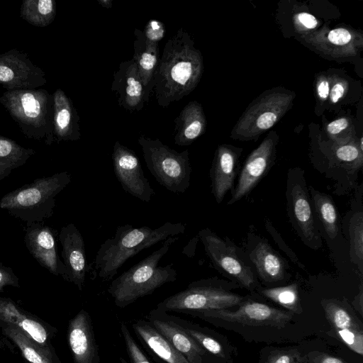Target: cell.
I'll return each mask as SVG.
<instances>
[{"label":"cell","mask_w":363,"mask_h":363,"mask_svg":"<svg viewBox=\"0 0 363 363\" xmlns=\"http://www.w3.org/2000/svg\"><path fill=\"white\" fill-rule=\"evenodd\" d=\"M98 3L106 9H111L113 6V0H98Z\"/></svg>","instance_id":"obj_48"},{"label":"cell","mask_w":363,"mask_h":363,"mask_svg":"<svg viewBox=\"0 0 363 363\" xmlns=\"http://www.w3.org/2000/svg\"><path fill=\"white\" fill-rule=\"evenodd\" d=\"M174 123V143L179 146L191 145L206 131V119L201 104L196 101L189 102Z\"/></svg>","instance_id":"obj_27"},{"label":"cell","mask_w":363,"mask_h":363,"mask_svg":"<svg viewBox=\"0 0 363 363\" xmlns=\"http://www.w3.org/2000/svg\"><path fill=\"white\" fill-rule=\"evenodd\" d=\"M286 209L289 221L302 242L312 250L323 245L315 222L304 171L298 167L288 171L286 187Z\"/></svg>","instance_id":"obj_10"},{"label":"cell","mask_w":363,"mask_h":363,"mask_svg":"<svg viewBox=\"0 0 363 363\" xmlns=\"http://www.w3.org/2000/svg\"><path fill=\"white\" fill-rule=\"evenodd\" d=\"M9 286L19 288V278L11 267L0 262V292Z\"/></svg>","instance_id":"obj_45"},{"label":"cell","mask_w":363,"mask_h":363,"mask_svg":"<svg viewBox=\"0 0 363 363\" xmlns=\"http://www.w3.org/2000/svg\"><path fill=\"white\" fill-rule=\"evenodd\" d=\"M178 238L169 237L160 248L111 282L107 291L117 307L124 308L163 285L176 281L177 272L173 264L159 266V262Z\"/></svg>","instance_id":"obj_4"},{"label":"cell","mask_w":363,"mask_h":363,"mask_svg":"<svg viewBox=\"0 0 363 363\" xmlns=\"http://www.w3.org/2000/svg\"><path fill=\"white\" fill-rule=\"evenodd\" d=\"M295 30L301 35L316 30L319 22L314 16L306 12H300L293 17Z\"/></svg>","instance_id":"obj_40"},{"label":"cell","mask_w":363,"mask_h":363,"mask_svg":"<svg viewBox=\"0 0 363 363\" xmlns=\"http://www.w3.org/2000/svg\"><path fill=\"white\" fill-rule=\"evenodd\" d=\"M13 326L34 342L47 347L57 333V328L21 307L9 297L0 296V325Z\"/></svg>","instance_id":"obj_19"},{"label":"cell","mask_w":363,"mask_h":363,"mask_svg":"<svg viewBox=\"0 0 363 363\" xmlns=\"http://www.w3.org/2000/svg\"><path fill=\"white\" fill-rule=\"evenodd\" d=\"M242 152V148L226 144L219 145L215 152L210 178L211 193L217 203H220L227 192L234 189Z\"/></svg>","instance_id":"obj_23"},{"label":"cell","mask_w":363,"mask_h":363,"mask_svg":"<svg viewBox=\"0 0 363 363\" xmlns=\"http://www.w3.org/2000/svg\"><path fill=\"white\" fill-rule=\"evenodd\" d=\"M301 363H347L340 357L324 352L313 351L304 353Z\"/></svg>","instance_id":"obj_43"},{"label":"cell","mask_w":363,"mask_h":363,"mask_svg":"<svg viewBox=\"0 0 363 363\" xmlns=\"http://www.w3.org/2000/svg\"><path fill=\"white\" fill-rule=\"evenodd\" d=\"M303 354L298 347L266 346L259 351V363H301Z\"/></svg>","instance_id":"obj_36"},{"label":"cell","mask_w":363,"mask_h":363,"mask_svg":"<svg viewBox=\"0 0 363 363\" xmlns=\"http://www.w3.org/2000/svg\"><path fill=\"white\" fill-rule=\"evenodd\" d=\"M171 317L191 337L216 358L223 363H233L238 352L227 337L215 330L180 317L172 315Z\"/></svg>","instance_id":"obj_25"},{"label":"cell","mask_w":363,"mask_h":363,"mask_svg":"<svg viewBox=\"0 0 363 363\" xmlns=\"http://www.w3.org/2000/svg\"><path fill=\"white\" fill-rule=\"evenodd\" d=\"M255 294L264 297L296 315L303 313L296 283L284 286L266 288L259 286Z\"/></svg>","instance_id":"obj_33"},{"label":"cell","mask_w":363,"mask_h":363,"mask_svg":"<svg viewBox=\"0 0 363 363\" xmlns=\"http://www.w3.org/2000/svg\"><path fill=\"white\" fill-rule=\"evenodd\" d=\"M44 90H15L1 98L10 115L28 137L37 140L45 138L51 145L54 136V101Z\"/></svg>","instance_id":"obj_7"},{"label":"cell","mask_w":363,"mask_h":363,"mask_svg":"<svg viewBox=\"0 0 363 363\" xmlns=\"http://www.w3.org/2000/svg\"><path fill=\"white\" fill-rule=\"evenodd\" d=\"M325 132L331 142H341L355 138L352 121L346 116L328 123L325 126Z\"/></svg>","instance_id":"obj_37"},{"label":"cell","mask_w":363,"mask_h":363,"mask_svg":"<svg viewBox=\"0 0 363 363\" xmlns=\"http://www.w3.org/2000/svg\"><path fill=\"white\" fill-rule=\"evenodd\" d=\"M58 240L62 245L61 254L68 282L82 291L88 271L84 238L76 225L71 223L61 228Z\"/></svg>","instance_id":"obj_21"},{"label":"cell","mask_w":363,"mask_h":363,"mask_svg":"<svg viewBox=\"0 0 363 363\" xmlns=\"http://www.w3.org/2000/svg\"><path fill=\"white\" fill-rule=\"evenodd\" d=\"M121 332L130 362L151 363L135 341L127 325L125 323H121Z\"/></svg>","instance_id":"obj_39"},{"label":"cell","mask_w":363,"mask_h":363,"mask_svg":"<svg viewBox=\"0 0 363 363\" xmlns=\"http://www.w3.org/2000/svg\"><path fill=\"white\" fill-rule=\"evenodd\" d=\"M203 72L201 51L189 33L183 28L178 29L166 42L150 84L157 104L165 108L189 95L197 86Z\"/></svg>","instance_id":"obj_1"},{"label":"cell","mask_w":363,"mask_h":363,"mask_svg":"<svg viewBox=\"0 0 363 363\" xmlns=\"http://www.w3.org/2000/svg\"><path fill=\"white\" fill-rule=\"evenodd\" d=\"M111 157L114 174L123 189L141 201L150 202L155 192L135 152L116 141Z\"/></svg>","instance_id":"obj_15"},{"label":"cell","mask_w":363,"mask_h":363,"mask_svg":"<svg viewBox=\"0 0 363 363\" xmlns=\"http://www.w3.org/2000/svg\"><path fill=\"white\" fill-rule=\"evenodd\" d=\"M71 180L68 172L38 178L6 194L0 200V208L26 225L44 223L53 215L56 196Z\"/></svg>","instance_id":"obj_5"},{"label":"cell","mask_w":363,"mask_h":363,"mask_svg":"<svg viewBox=\"0 0 363 363\" xmlns=\"http://www.w3.org/2000/svg\"><path fill=\"white\" fill-rule=\"evenodd\" d=\"M352 307L354 310L357 311L361 317L363 316V284L362 280H361L359 292L354 296L353 301H352Z\"/></svg>","instance_id":"obj_46"},{"label":"cell","mask_w":363,"mask_h":363,"mask_svg":"<svg viewBox=\"0 0 363 363\" xmlns=\"http://www.w3.org/2000/svg\"><path fill=\"white\" fill-rule=\"evenodd\" d=\"M321 306L335 337L350 350L363 355V323L346 298H323Z\"/></svg>","instance_id":"obj_14"},{"label":"cell","mask_w":363,"mask_h":363,"mask_svg":"<svg viewBox=\"0 0 363 363\" xmlns=\"http://www.w3.org/2000/svg\"><path fill=\"white\" fill-rule=\"evenodd\" d=\"M186 227L182 223L170 222L157 228L130 224L118 226L114 236L106 239L96 252L93 262L96 275L102 281L111 280L128 259L169 237L183 234Z\"/></svg>","instance_id":"obj_3"},{"label":"cell","mask_w":363,"mask_h":363,"mask_svg":"<svg viewBox=\"0 0 363 363\" xmlns=\"http://www.w3.org/2000/svg\"><path fill=\"white\" fill-rule=\"evenodd\" d=\"M295 94L290 90L274 88L255 99L246 108L232 130L235 140H255L272 128L291 108Z\"/></svg>","instance_id":"obj_9"},{"label":"cell","mask_w":363,"mask_h":363,"mask_svg":"<svg viewBox=\"0 0 363 363\" xmlns=\"http://www.w3.org/2000/svg\"><path fill=\"white\" fill-rule=\"evenodd\" d=\"M330 92L328 99L331 104H337L347 94L349 89L347 80L337 74H330Z\"/></svg>","instance_id":"obj_41"},{"label":"cell","mask_w":363,"mask_h":363,"mask_svg":"<svg viewBox=\"0 0 363 363\" xmlns=\"http://www.w3.org/2000/svg\"><path fill=\"white\" fill-rule=\"evenodd\" d=\"M216 327L234 331L247 341L270 342L289 330L295 314L254 298V294L233 308L189 311L184 313Z\"/></svg>","instance_id":"obj_2"},{"label":"cell","mask_w":363,"mask_h":363,"mask_svg":"<svg viewBox=\"0 0 363 363\" xmlns=\"http://www.w3.org/2000/svg\"><path fill=\"white\" fill-rule=\"evenodd\" d=\"M111 89L118 96L119 106L124 109L132 112L143 108L145 88L133 59L120 63L113 74Z\"/></svg>","instance_id":"obj_24"},{"label":"cell","mask_w":363,"mask_h":363,"mask_svg":"<svg viewBox=\"0 0 363 363\" xmlns=\"http://www.w3.org/2000/svg\"><path fill=\"white\" fill-rule=\"evenodd\" d=\"M239 286L218 277L191 281L187 287L160 302L156 308L184 313L189 311L233 308L247 296L235 293Z\"/></svg>","instance_id":"obj_6"},{"label":"cell","mask_w":363,"mask_h":363,"mask_svg":"<svg viewBox=\"0 0 363 363\" xmlns=\"http://www.w3.org/2000/svg\"><path fill=\"white\" fill-rule=\"evenodd\" d=\"M2 335L10 340L29 363H62L52 346L41 345L24 335L17 328L1 324Z\"/></svg>","instance_id":"obj_29"},{"label":"cell","mask_w":363,"mask_h":363,"mask_svg":"<svg viewBox=\"0 0 363 363\" xmlns=\"http://www.w3.org/2000/svg\"><path fill=\"white\" fill-rule=\"evenodd\" d=\"M350 256L351 262L363 274V211H355L348 223Z\"/></svg>","instance_id":"obj_34"},{"label":"cell","mask_w":363,"mask_h":363,"mask_svg":"<svg viewBox=\"0 0 363 363\" xmlns=\"http://www.w3.org/2000/svg\"><path fill=\"white\" fill-rule=\"evenodd\" d=\"M34 153L33 150L24 148L13 140L0 136V182L23 166Z\"/></svg>","instance_id":"obj_32"},{"label":"cell","mask_w":363,"mask_h":363,"mask_svg":"<svg viewBox=\"0 0 363 363\" xmlns=\"http://www.w3.org/2000/svg\"><path fill=\"white\" fill-rule=\"evenodd\" d=\"M147 320L160 333L189 363H223L178 325L168 312L157 308L150 311Z\"/></svg>","instance_id":"obj_18"},{"label":"cell","mask_w":363,"mask_h":363,"mask_svg":"<svg viewBox=\"0 0 363 363\" xmlns=\"http://www.w3.org/2000/svg\"><path fill=\"white\" fill-rule=\"evenodd\" d=\"M121 363H128L125 359L120 357L119 358Z\"/></svg>","instance_id":"obj_49"},{"label":"cell","mask_w":363,"mask_h":363,"mask_svg":"<svg viewBox=\"0 0 363 363\" xmlns=\"http://www.w3.org/2000/svg\"><path fill=\"white\" fill-rule=\"evenodd\" d=\"M311 201L318 219L321 223L325 232L330 239H334L340 232L339 216L337 208L331 196L324 192L308 187Z\"/></svg>","instance_id":"obj_31"},{"label":"cell","mask_w":363,"mask_h":363,"mask_svg":"<svg viewBox=\"0 0 363 363\" xmlns=\"http://www.w3.org/2000/svg\"><path fill=\"white\" fill-rule=\"evenodd\" d=\"M134 35L135 40L133 42V60L136 64L141 82L146 88L152 82L159 62V43L147 40L142 30L137 28L134 30Z\"/></svg>","instance_id":"obj_30"},{"label":"cell","mask_w":363,"mask_h":363,"mask_svg":"<svg viewBox=\"0 0 363 363\" xmlns=\"http://www.w3.org/2000/svg\"><path fill=\"white\" fill-rule=\"evenodd\" d=\"M54 135L59 141L79 139V116L71 99L61 90L54 94Z\"/></svg>","instance_id":"obj_28"},{"label":"cell","mask_w":363,"mask_h":363,"mask_svg":"<svg viewBox=\"0 0 363 363\" xmlns=\"http://www.w3.org/2000/svg\"><path fill=\"white\" fill-rule=\"evenodd\" d=\"M247 253L257 277L263 284L286 282L290 278L288 264L264 238L254 236L249 242Z\"/></svg>","instance_id":"obj_22"},{"label":"cell","mask_w":363,"mask_h":363,"mask_svg":"<svg viewBox=\"0 0 363 363\" xmlns=\"http://www.w3.org/2000/svg\"><path fill=\"white\" fill-rule=\"evenodd\" d=\"M55 14V2L52 0L26 1L21 9V16L30 23L45 26L52 21Z\"/></svg>","instance_id":"obj_35"},{"label":"cell","mask_w":363,"mask_h":363,"mask_svg":"<svg viewBox=\"0 0 363 363\" xmlns=\"http://www.w3.org/2000/svg\"><path fill=\"white\" fill-rule=\"evenodd\" d=\"M301 38L319 52L333 58L356 57L363 45L362 35L347 27H323Z\"/></svg>","instance_id":"obj_17"},{"label":"cell","mask_w":363,"mask_h":363,"mask_svg":"<svg viewBox=\"0 0 363 363\" xmlns=\"http://www.w3.org/2000/svg\"><path fill=\"white\" fill-rule=\"evenodd\" d=\"M330 84V74L325 72L319 73L315 81L317 101L323 104L328 99Z\"/></svg>","instance_id":"obj_44"},{"label":"cell","mask_w":363,"mask_h":363,"mask_svg":"<svg viewBox=\"0 0 363 363\" xmlns=\"http://www.w3.org/2000/svg\"><path fill=\"white\" fill-rule=\"evenodd\" d=\"M131 326L140 343L158 363H189L147 320H135Z\"/></svg>","instance_id":"obj_26"},{"label":"cell","mask_w":363,"mask_h":363,"mask_svg":"<svg viewBox=\"0 0 363 363\" xmlns=\"http://www.w3.org/2000/svg\"><path fill=\"white\" fill-rule=\"evenodd\" d=\"M327 162L318 170L334 181V193L342 196L357 187L358 174L363 166V150L355 137L341 142H332L325 152Z\"/></svg>","instance_id":"obj_12"},{"label":"cell","mask_w":363,"mask_h":363,"mask_svg":"<svg viewBox=\"0 0 363 363\" xmlns=\"http://www.w3.org/2000/svg\"><path fill=\"white\" fill-rule=\"evenodd\" d=\"M206 255L213 266L239 287L255 294L260 286L252 267L238 255L236 246L228 238H221L208 228L199 231Z\"/></svg>","instance_id":"obj_11"},{"label":"cell","mask_w":363,"mask_h":363,"mask_svg":"<svg viewBox=\"0 0 363 363\" xmlns=\"http://www.w3.org/2000/svg\"><path fill=\"white\" fill-rule=\"evenodd\" d=\"M279 141L277 133L272 130L247 157L241 169L236 186L231 192L228 205H232L249 194L272 167Z\"/></svg>","instance_id":"obj_13"},{"label":"cell","mask_w":363,"mask_h":363,"mask_svg":"<svg viewBox=\"0 0 363 363\" xmlns=\"http://www.w3.org/2000/svg\"><path fill=\"white\" fill-rule=\"evenodd\" d=\"M148 170L167 190L184 193L190 186L191 167L189 151L170 148L159 139L140 135L138 140Z\"/></svg>","instance_id":"obj_8"},{"label":"cell","mask_w":363,"mask_h":363,"mask_svg":"<svg viewBox=\"0 0 363 363\" xmlns=\"http://www.w3.org/2000/svg\"><path fill=\"white\" fill-rule=\"evenodd\" d=\"M67 340L74 363L101 362L92 320L85 309L69 320Z\"/></svg>","instance_id":"obj_20"},{"label":"cell","mask_w":363,"mask_h":363,"mask_svg":"<svg viewBox=\"0 0 363 363\" xmlns=\"http://www.w3.org/2000/svg\"><path fill=\"white\" fill-rule=\"evenodd\" d=\"M24 232L26 248L38 264L68 281L66 267L57 252L58 231L44 223H33L26 225Z\"/></svg>","instance_id":"obj_16"},{"label":"cell","mask_w":363,"mask_h":363,"mask_svg":"<svg viewBox=\"0 0 363 363\" xmlns=\"http://www.w3.org/2000/svg\"><path fill=\"white\" fill-rule=\"evenodd\" d=\"M9 62V57H0V84L3 85H17V81L23 79V69L17 62Z\"/></svg>","instance_id":"obj_38"},{"label":"cell","mask_w":363,"mask_h":363,"mask_svg":"<svg viewBox=\"0 0 363 363\" xmlns=\"http://www.w3.org/2000/svg\"><path fill=\"white\" fill-rule=\"evenodd\" d=\"M5 348H8L11 350H13L11 345H10V343L5 339L2 338L1 337H0V350H3V349H5Z\"/></svg>","instance_id":"obj_47"},{"label":"cell","mask_w":363,"mask_h":363,"mask_svg":"<svg viewBox=\"0 0 363 363\" xmlns=\"http://www.w3.org/2000/svg\"><path fill=\"white\" fill-rule=\"evenodd\" d=\"M142 32L147 40L158 43L165 35V27L164 23L160 21L150 20Z\"/></svg>","instance_id":"obj_42"}]
</instances>
